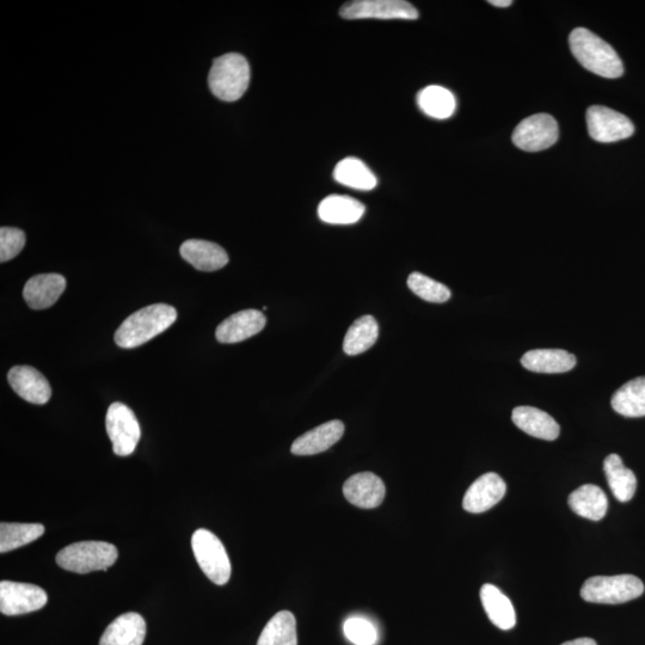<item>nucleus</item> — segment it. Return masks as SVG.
<instances>
[{"mask_svg": "<svg viewBox=\"0 0 645 645\" xmlns=\"http://www.w3.org/2000/svg\"><path fill=\"white\" fill-rule=\"evenodd\" d=\"M266 323L267 319L261 311H239L219 324L215 337L220 343L242 342L260 333Z\"/></svg>", "mask_w": 645, "mask_h": 645, "instance_id": "obj_15", "label": "nucleus"}, {"mask_svg": "<svg viewBox=\"0 0 645 645\" xmlns=\"http://www.w3.org/2000/svg\"><path fill=\"white\" fill-rule=\"evenodd\" d=\"M334 178L343 186L358 189L372 190L377 187L378 180L367 165L358 158L348 157L336 165Z\"/></svg>", "mask_w": 645, "mask_h": 645, "instance_id": "obj_29", "label": "nucleus"}, {"mask_svg": "<svg viewBox=\"0 0 645 645\" xmlns=\"http://www.w3.org/2000/svg\"><path fill=\"white\" fill-rule=\"evenodd\" d=\"M481 601L490 622L501 630H511L516 625V614L512 601L494 585L481 588Z\"/></svg>", "mask_w": 645, "mask_h": 645, "instance_id": "obj_24", "label": "nucleus"}, {"mask_svg": "<svg viewBox=\"0 0 645 645\" xmlns=\"http://www.w3.org/2000/svg\"><path fill=\"white\" fill-rule=\"evenodd\" d=\"M557 121L549 114H537L522 120L513 133V143L520 150L539 152L556 144Z\"/></svg>", "mask_w": 645, "mask_h": 645, "instance_id": "obj_9", "label": "nucleus"}, {"mask_svg": "<svg viewBox=\"0 0 645 645\" xmlns=\"http://www.w3.org/2000/svg\"><path fill=\"white\" fill-rule=\"evenodd\" d=\"M366 208L360 201L346 195H330L318 207V215L324 223L352 225L358 223Z\"/></svg>", "mask_w": 645, "mask_h": 645, "instance_id": "obj_22", "label": "nucleus"}, {"mask_svg": "<svg viewBox=\"0 0 645 645\" xmlns=\"http://www.w3.org/2000/svg\"><path fill=\"white\" fill-rule=\"evenodd\" d=\"M119 551L116 546L104 542H79L59 551L55 561L60 568L71 573L89 574L92 571H106L113 567Z\"/></svg>", "mask_w": 645, "mask_h": 645, "instance_id": "obj_4", "label": "nucleus"}, {"mask_svg": "<svg viewBox=\"0 0 645 645\" xmlns=\"http://www.w3.org/2000/svg\"><path fill=\"white\" fill-rule=\"evenodd\" d=\"M571 511L582 518L600 521L605 518L608 499L604 490L597 485L586 484L571 493L568 499Z\"/></svg>", "mask_w": 645, "mask_h": 645, "instance_id": "obj_23", "label": "nucleus"}, {"mask_svg": "<svg viewBox=\"0 0 645 645\" xmlns=\"http://www.w3.org/2000/svg\"><path fill=\"white\" fill-rule=\"evenodd\" d=\"M489 4L497 6V8H508L513 2L512 0H490Z\"/></svg>", "mask_w": 645, "mask_h": 645, "instance_id": "obj_36", "label": "nucleus"}, {"mask_svg": "<svg viewBox=\"0 0 645 645\" xmlns=\"http://www.w3.org/2000/svg\"><path fill=\"white\" fill-rule=\"evenodd\" d=\"M146 622L139 613L129 612L116 618L103 632L100 645H143Z\"/></svg>", "mask_w": 645, "mask_h": 645, "instance_id": "obj_19", "label": "nucleus"}, {"mask_svg": "<svg viewBox=\"0 0 645 645\" xmlns=\"http://www.w3.org/2000/svg\"><path fill=\"white\" fill-rule=\"evenodd\" d=\"M340 14L346 20H417L419 11L404 0H356L343 5Z\"/></svg>", "mask_w": 645, "mask_h": 645, "instance_id": "obj_8", "label": "nucleus"}, {"mask_svg": "<svg viewBox=\"0 0 645 645\" xmlns=\"http://www.w3.org/2000/svg\"><path fill=\"white\" fill-rule=\"evenodd\" d=\"M180 254L183 260L201 272H215L229 263V255L220 245L201 239H189L184 242Z\"/></svg>", "mask_w": 645, "mask_h": 645, "instance_id": "obj_18", "label": "nucleus"}, {"mask_svg": "<svg viewBox=\"0 0 645 645\" xmlns=\"http://www.w3.org/2000/svg\"><path fill=\"white\" fill-rule=\"evenodd\" d=\"M379 337L376 318L364 316L353 323L344 337L343 350L348 355H359L372 348Z\"/></svg>", "mask_w": 645, "mask_h": 645, "instance_id": "obj_30", "label": "nucleus"}, {"mask_svg": "<svg viewBox=\"0 0 645 645\" xmlns=\"http://www.w3.org/2000/svg\"><path fill=\"white\" fill-rule=\"evenodd\" d=\"M192 548L204 574L215 585L224 586L231 577V562L225 546L211 531L200 528L193 534Z\"/></svg>", "mask_w": 645, "mask_h": 645, "instance_id": "obj_6", "label": "nucleus"}, {"mask_svg": "<svg viewBox=\"0 0 645 645\" xmlns=\"http://www.w3.org/2000/svg\"><path fill=\"white\" fill-rule=\"evenodd\" d=\"M643 593V582L634 575L594 576L581 588V598L592 604H625Z\"/></svg>", "mask_w": 645, "mask_h": 645, "instance_id": "obj_5", "label": "nucleus"}, {"mask_svg": "<svg viewBox=\"0 0 645 645\" xmlns=\"http://www.w3.org/2000/svg\"><path fill=\"white\" fill-rule=\"evenodd\" d=\"M344 635L348 641L355 645H376L378 631L370 620L361 617H352L343 625Z\"/></svg>", "mask_w": 645, "mask_h": 645, "instance_id": "obj_33", "label": "nucleus"}, {"mask_svg": "<svg viewBox=\"0 0 645 645\" xmlns=\"http://www.w3.org/2000/svg\"><path fill=\"white\" fill-rule=\"evenodd\" d=\"M174 306L155 304L144 307L129 316L115 333V343L120 348L133 349L155 339L176 322Z\"/></svg>", "mask_w": 645, "mask_h": 645, "instance_id": "obj_1", "label": "nucleus"}, {"mask_svg": "<svg viewBox=\"0 0 645 645\" xmlns=\"http://www.w3.org/2000/svg\"><path fill=\"white\" fill-rule=\"evenodd\" d=\"M66 288V279L60 274H40L30 279L23 290V298L33 310H45L57 303Z\"/></svg>", "mask_w": 645, "mask_h": 645, "instance_id": "obj_16", "label": "nucleus"}, {"mask_svg": "<svg viewBox=\"0 0 645 645\" xmlns=\"http://www.w3.org/2000/svg\"><path fill=\"white\" fill-rule=\"evenodd\" d=\"M562 645H598L592 638H577V640L565 642Z\"/></svg>", "mask_w": 645, "mask_h": 645, "instance_id": "obj_35", "label": "nucleus"}, {"mask_svg": "<svg viewBox=\"0 0 645 645\" xmlns=\"http://www.w3.org/2000/svg\"><path fill=\"white\" fill-rule=\"evenodd\" d=\"M344 425L339 420L324 423L310 430L293 442L291 452L296 456H315L328 451L342 439Z\"/></svg>", "mask_w": 645, "mask_h": 645, "instance_id": "obj_17", "label": "nucleus"}, {"mask_svg": "<svg viewBox=\"0 0 645 645\" xmlns=\"http://www.w3.org/2000/svg\"><path fill=\"white\" fill-rule=\"evenodd\" d=\"M521 365L536 373H565L576 366V356L563 349H533L522 356Z\"/></svg>", "mask_w": 645, "mask_h": 645, "instance_id": "obj_21", "label": "nucleus"}, {"mask_svg": "<svg viewBox=\"0 0 645 645\" xmlns=\"http://www.w3.org/2000/svg\"><path fill=\"white\" fill-rule=\"evenodd\" d=\"M250 84V65L238 53H227L213 61L208 86L215 97L225 102H235L243 97Z\"/></svg>", "mask_w": 645, "mask_h": 645, "instance_id": "obj_3", "label": "nucleus"}, {"mask_svg": "<svg viewBox=\"0 0 645 645\" xmlns=\"http://www.w3.org/2000/svg\"><path fill=\"white\" fill-rule=\"evenodd\" d=\"M604 471L614 497L623 503L631 501L637 489V478L634 471L625 468L623 460L618 454H610L605 459Z\"/></svg>", "mask_w": 645, "mask_h": 645, "instance_id": "obj_25", "label": "nucleus"}, {"mask_svg": "<svg viewBox=\"0 0 645 645\" xmlns=\"http://www.w3.org/2000/svg\"><path fill=\"white\" fill-rule=\"evenodd\" d=\"M8 382L12 390L29 403L43 405L51 399V385L34 367H12L8 374Z\"/></svg>", "mask_w": 645, "mask_h": 645, "instance_id": "obj_14", "label": "nucleus"}, {"mask_svg": "<svg viewBox=\"0 0 645 645\" xmlns=\"http://www.w3.org/2000/svg\"><path fill=\"white\" fill-rule=\"evenodd\" d=\"M586 119L589 135L599 143H616L635 133L631 120L610 108L593 106L587 110Z\"/></svg>", "mask_w": 645, "mask_h": 645, "instance_id": "obj_11", "label": "nucleus"}, {"mask_svg": "<svg viewBox=\"0 0 645 645\" xmlns=\"http://www.w3.org/2000/svg\"><path fill=\"white\" fill-rule=\"evenodd\" d=\"M514 425L533 438L554 441L561 433L554 417L533 407H518L513 410Z\"/></svg>", "mask_w": 645, "mask_h": 645, "instance_id": "obj_20", "label": "nucleus"}, {"mask_svg": "<svg viewBox=\"0 0 645 645\" xmlns=\"http://www.w3.org/2000/svg\"><path fill=\"white\" fill-rule=\"evenodd\" d=\"M26 245V235L16 227L3 226L0 229V262L11 261L21 254Z\"/></svg>", "mask_w": 645, "mask_h": 645, "instance_id": "obj_34", "label": "nucleus"}, {"mask_svg": "<svg viewBox=\"0 0 645 645\" xmlns=\"http://www.w3.org/2000/svg\"><path fill=\"white\" fill-rule=\"evenodd\" d=\"M45 527L41 524H0V554L20 549L43 536Z\"/></svg>", "mask_w": 645, "mask_h": 645, "instance_id": "obj_31", "label": "nucleus"}, {"mask_svg": "<svg viewBox=\"0 0 645 645\" xmlns=\"http://www.w3.org/2000/svg\"><path fill=\"white\" fill-rule=\"evenodd\" d=\"M612 408L625 417L645 416V377L624 384L612 397Z\"/></svg>", "mask_w": 645, "mask_h": 645, "instance_id": "obj_26", "label": "nucleus"}, {"mask_svg": "<svg viewBox=\"0 0 645 645\" xmlns=\"http://www.w3.org/2000/svg\"><path fill=\"white\" fill-rule=\"evenodd\" d=\"M257 645H298L297 620L290 611H280L264 626Z\"/></svg>", "mask_w": 645, "mask_h": 645, "instance_id": "obj_28", "label": "nucleus"}, {"mask_svg": "<svg viewBox=\"0 0 645 645\" xmlns=\"http://www.w3.org/2000/svg\"><path fill=\"white\" fill-rule=\"evenodd\" d=\"M408 286L417 297L429 301V303H446L451 298V291L448 290V287L421 273L411 274Z\"/></svg>", "mask_w": 645, "mask_h": 645, "instance_id": "obj_32", "label": "nucleus"}, {"mask_svg": "<svg viewBox=\"0 0 645 645\" xmlns=\"http://www.w3.org/2000/svg\"><path fill=\"white\" fill-rule=\"evenodd\" d=\"M506 493V482L497 473H485L466 491L463 507L466 512L481 514L496 506Z\"/></svg>", "mask_w": 645, "mask_h": 645, "instance_id": "obj_12", "label": "nucleus"}, {"mask_svg": "<svg viewBox=\"0 0 645 645\" xmlns=\"http://www.w3.org/2000/svg\"><path fill=\"white\" fill-rule=\"evenodd\" d=\"M417 103L422 112L430 118L446 120L456 112V97L450 90L439 85H430L420 91Z\"/></svg>", "mask_w": 645, "mask_h": 645, "instance_id": "obj_27", "label": "nucleus"}, {"mask_svg": "<svg viewBox=\"0 0 645 645\" xmlns=\"http://www.w3.org/2000/svg\"><path fill=\"white\" fill-rule=\"evenodd\" d=\"M343 494L353 506L373 509L382 505L386 488L382 478L372 472H361L347 479Z\"/></svg>", "mask_w": 645, "mask_h": 645, "instance_id": "obj_13", "label": "nucleus"}, {"mask_svg": "<svg viewBox=\"0 0 645 645\" xmlns=\"http://www.w3.org/2000/svg\"><path fill=\"white\" fill-rule=\"evenodd\" d=\"M47 593L30 583L0 582V612L5 616H22L41 610L47 604Z\"/></svg>", "mask_w": 645, "mask_h": 645, "instance_id": "obj_10", "label": "nucleus"}, {"mask_svg": "<svg viewBox=\"0 0 645 645\" xmlns=\"http://www.w3.org/2000/svg\"><path fill=\"white\" fill-rule=\"evenodd\" d=\"M571 52L588 71L600 77L616 79L623 76L622 60L607 42L586 28H576L569 38Z\"/></svg>", "mask_w": 645, "mask_h": 645, "instance_id": "obj_2", "label": "nucleus"}, {"mask_svg": "<svg viewBox=\"0 0 645 645\" xmlns=\"http://www.w3.org/2000/svg\"><path fill=\"white\" fill-rule=\"evenodd\" d=\"M106 427L116 456H131L141 436L139 421L133 410L125 404L113 403L108 409Z\"/></svg>", "mask_w": 645, "mask_h": 645, "instance_id": "obj_7", "label": "nucleus"}]
</instances>
